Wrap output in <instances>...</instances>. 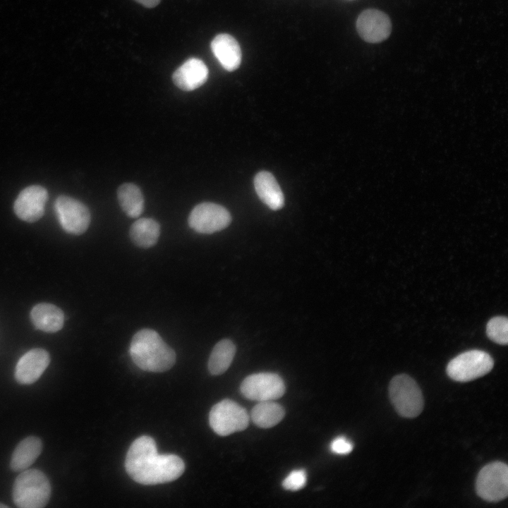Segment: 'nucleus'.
Instances as JSON below:
<instances>
[{
	"mask_svg": "<svg viewBox=\"0 0 508 508\" xmlns=\"http://www.w3.org/2000/svg\"><path fill=\"white\" fill-rule=\"evenodd\" d=\"M236 353V346L229 339L219 341L213 348L209 360L208 370L213 375L224 373L232 363Z\"/></svg>",
	"mask_w": 508,
	"mask_h": 508,
	"instance_id": "nucleus-22",
	"label": "nucleus"
},
{
	"mask_svg": "<svg viewBox=\"0 0 508 508\" xmlns=\"http://www.w3.org/2000/svg\"><path fill=\"white\" fill-rule=\"evenodd\" d=\"M135 1L147 8H154L156 6H157L160 2V0H135Z\"/></svg>",
	"mask_w": 508,
	"mask_h": 508,
	"instance_id": "nucleus-26",
	"label": "nucleus"
},
{
	"mask_svg": "<svg viewBox=\"0 0 508 508\" xmlns=\"http://www.w3.org/2000/svg\"><path fill=\"white\" fill-rule=\"evenodd\" d=\"M130 356L145 371L159 373L169 370L176 362V353L155 330L143 329L133 337Z\"/></svg>",
	"mask_w": 508,
	"mask_h": 508,
	"instance_id": "nucleus-2",
	"label": "nucleus"
},
{
	"mask_svg": "<svg viewBox=\"0 0 508 508\" xmlns=\"http://www.w3.org/2000/svg\"><path fill=\"white\" fill-rule=\"evenodd\" d=\"M493 365L494 361L489 353L471 350L452 359L447 366V373L455 381L468 382L486 375Z\"/></svg>",
	"mask_w": 508,
	"mask_h": 508,
	"instance_id": "nucleus-5",
	"label": "nucleus"
},
{
	"mask_svg": "<svg viewBox=\"0 0 508 508\" xmlns=\"http://www.w3.org/2000/svg\"><path fill=\"white\" fill-rule=\"evenodd\" d=\"M209 71L205 64L197 58H190L179 66L172 75L176 86L183 91H192L207 80Z\"/></svg>",
	"mask_w": 508,
	"mask_h": 508,
	"instance_id": "nucleus-14",
	"label": "nucleus"
},
{
	"mask_svg": "<svg viewBox=\"0 0 508 508\" xmlns=\"http://www.w3.org/2000/svg\"><path fill=\"white\" fill-rule=\"evenodd\" d=\"M42 443L35 436H29L19 442L11 459V468L16 472L28 469L41 454Z\"/></svg>",
	"mask_w": 508,
	"mask_h": 508,
	"instance_id": "nucleus-18",
	"label": "nucleus"
},
{
	"mask_svg": "<svg viewBox=\"0 0 508 508\" xmlns=\"http://www.w3.org/2000/svg\"><path fill=\"white\" fill-rule=\"evenodd\" d=\"M160 226L151 218H141L131 226L130 237L138 247L148 248L155 246L159 237Z\"/></svg>",
	"mask_w": 508,
	"mask_h": 508,
	"instance_id": "nucleus-19",
	"label": "nucleus"
},
{
	"mask_svg": "<svg viewBox=\"0 0 508 508\" xmlns=\"http://www.w3.org/2000/svg\"><path fill=\"white\" fill-rule=\"evenodd\" d=\"M51 495V485L41 471L25 469L17 476L13 486V500L20 508L45 507Z\"/></svg>",
	"mask_w": 508,
	"mask_h": 508,
	"instance_id": "nucleus-3",
	"label": "nucleus"
},
{
	"mask_svg": "<svg viewBox=\"0 0 508 508\" xmlns=\"http://www.w3.org/2000/svg\"><path fill=\"white\" fill-rule=\"evenodd\" d=\"M211 50L221 66L227 71L236 70L242 59V53L237 40L227 33L216 35L210 44Z\"/></svg>",
	"mask_w": 508,
	"mask_h": 508,
	"instance_id": "nucleus-15",
	"label": "nucleus"
},
{
	"mask_svg": "<svg viewBox=\"0 0 508 508\" xmlns=\"http://www.w3.org/2000/svg\"><path fill=\"white\" fill-rule=\"evenodd\" d=\"M241 392L253 401H272L282 397L285 385L282 378L273 373H258L247 376L241 382Z\"/></svg>",
	"mask_w": 508,
	"mask_h": 508,
	"instance_id": "nucleus-8",
	"label": "nucleus"
},
{
	"mask_svg": "<svg viewBox=\"0 0 508 508\" xmlns=\"http://www.w3.org/2000/svg\"><path fill=\"white\" fill-rule=\"evenodd\" d=\"M353 445L344 436H338L330 443V450L337 454H347L353 449Z\"/></svg>",
	"mask_w": 508,
	"mask_h": 508,
	"instance_id": "nucleus-25",
	"label": "nucleus"
},
{
	"mask_svg": "<svg viewBox=\"0 0 508 508\" xmlns=\"http://www.w3.org/2000/svg\"><path fill=\"white\" fill-rule=\"evenodd\" d=\"M356 29L364 41L377 43L385 40L389 36L392 24L386 13L370 8L363 11L358 16Z\"/></svg>",
	"mask_w": 508,
	"mask_h": 508,
	"instance_id": "nucleus-12",
	"label": "nucleus"
},
{
	"mask_svg": "<svg viewBox=\"0 0 508 508\" xmlns=\"http://www.w3.org/2000/svg\"><path fill=\"white\" fill-rule=\"evenodd\" d=\"M54 210L62 229L74 235L83 234L90 222L87 207L71 197L59 195L54 203Z\"/></svg>",
	"mask_w": 508,
	"mask_h": 508,
	"instance_id": "nucleus-9",
	"label": "nucleus"
},
{
	"mask_svg": "<svg viewBox=\"0 0 508 508\" xmlns=\"http://www.w3.org/2000/svg\"><path fill=\"white\" fill-rule=\"evenodd\" d=\"M249 422L246 410L236 402L224 399L212 406L209 423L217 435L226 436L245 430Z\"/></svg>",
	"mask_w": 508,
	"mask_h": 508,
	"instance_id": "nucleus-6",
	"label": "nucleus"
},
{
	"mask_svg": "<svg viewBox=\"0 0 508 508\" xmlns=\"http://www.w3.org/2000/svg\"><path fill=\"white\" fill-rule=\"evenodd\" d=\"M476 492L488 502H498L508 494V467L501 461L485 466L478 473L476 482Z\"/></svg>",
	"mask_w": 508,
	"mask_h": 508,
	"instance_id": "nucleus-7",
	"label": "nucleus"
},
{
	"mask_svg": "<svg viewBox=\"0 0 508 508\" xmlns=\"http://www.w3.org/2000/svg\"><path fill=\"white\" fill-rule=\"evenodd\" d=\"M8 507V506L0 502V508H6Z\"/></svg>",
	"mask_w": 508,
	"mask_h": 508,
	"instance_id": "nucleus-27",
	"label": "nucleus"
},
{
	"mask_svg": "<svg viewBox=\"0 0 508 508\" xmlns=\"http://www.w3.org/2000/svg\"><path fill=\"white\" fill-rule=\"evenodd\" d=\"M48 197L47 189L41 186L35 185L24 188L14 202L15 214L25 222L37 221L44 213Z\"/></svg>",
	"mask_w": 508,
	"mask_h": 508,
	"instance_id": "nucleus-11",
	"label": "nucleus"
},
{
	"mask_svg": "<svg viewBox=\"0 0 508 508\" xmlns=\"http://www.w3.org/2000/svg\"><path fill=\"white\" fill-rule=\"evenodd\" d=\"M231 221L229 212L223 206L212 202L197 205L190 212L188 219L191 229L205 234L224 229Z\"/></svg>",
	"mask_w": 508,
	"mask_h": 508,
	"instance_id": "nucleus-10",
	"label": "nucleus"
},
{
	"mask_svg": "<svg viewBox=\"0 0 508 508\" xmlns=\"http://www.w3.org/2000/svg\"><path fill=\"white\" fill-rule=\"evenodd\" d=\"M50 362L49 353L42 349H33L26 352L18 360L15 368L16 380L22 385L36 382Z\"/></svg>",
	"mask_w": 508,
	"mask_h": 508,
	"instance_id": "nucleus-13",
	"label": "nucleus"
},
{
	"mask_svg": "<svg viewBox=\"0 0 508 508\" xmlns=\"http://www.w3.org/2000/svg\"><path fill=\"white\" fill-rule=\"evenodd\" d=\"M251 419L258 427L270 428L278 424L284 418L283 406L272 401H259L251 411Z\"/></svg>",
	"mask_w": 508,
	"mask_h": 508,
	"instance_id": "nucleus-21",
	"label": "nucleus"
},
{
	"mask_svg": "<svg viewBox=\"0 0 508 508\" xmlns=\"http://www.w3.org/2000/svg\"><path fill=\"white\" fill-rule=\"evenodd\" d=\"M30 318L35 328L45 332H56L60 330L64 321L63 311L57 306L42 303L33 307Z\"/></svg>",
	"mask_w": 508,
	"mask_h": 508,
	"instance_id": "nucleus-17",
	"label": "nucleus"
},
{
	"mask_svg": "<svg viewBox=\"0 0 508 508\" xmlns=\"http://www.w3.org/2000/svg\"><path fill=\"white\" fill-rule=\"evenodd\" d=\"M119 203L131 218L138 217L144 210V198L140 189L135 184L126 183L121 185L117 190Z\"/></svg>",
	"mask_w": 508,
	"mask_h": 508,
	"instance_id": "nucleus-20",
	"label": "nucleus"
},
{
	"mask_svg": "<svg viewBox=\"0 0 508 508\" xmlns=\"http://www.w3.org/2000/svg\"><path fill=\"white\" fill-rule=\"evenodd\" d=\"M488 338L495 343L506 345L508 342V320L504 316L491 318L486 326Z\"/></svg>",
	"mask_w": 508,
	"mask_h": 508,
	"instance_id": "nucleus-23",
	"label": "nucleus"
},
{
	"mask_svg": "<svg viewBox=\"0 0 508 508\" xmlns=\"http://www.w3.org/2000/svg\"><path fill=\"white\" fill-rule=\"evenodd\" d=\"M306 483V472L303 469L292 471L284 479L282 486L285 490L296 491L303 488Z\"/></svg>",
	"mask_w": 508,
	"mask_h": 508,
	"instance_id": "nucleus-24",
	"label": "nucleus"
},
{
	"mask_svg": "<svg viewBox=\"0 0 508 508\" xmlns=\"http://www.w3.org/2000/svg\"><path fill=\"white\" fill-rule=\"evenodd\" d=\"M389 394L397 412L404 418H415L423 409L422 392L416 382L410 376L401 374L394 377L389 382Z\"/></svg>",
	"mask_w": 508,
	"mask_h": 508,
	"instance_id": "nucleus-4",
	"label": "nucleus"
},
{
	"mask_svg": "<svg viewBox=\"0 0 508 508\" xmlns=\"http://www.w3.org/2000/svg\"><path fill=\"white\" fill-rule=\"evenodd\" d=\"M254 186L259 198L268 207L277 210L284 206V194L271 173L268 171L258 173L254 178Z\"/></svg>",
	"mask_w": 508,
	"mask_h": 508,
	"instance_id": "nucleus-16",
	"label": "nucleus"
},
{
	"mask_svg": "<svg viewBox=\"0 0 508 508\" xmlns=\"http://www.w3.org/2000/svg\"><path fill=\"white\" fill-rule=\"evenodd\" d=\"M128 475L142 485H156L173 481L185 470L181 458L175 454H159L153 438L143 435L130 446L125 459Z\"/></svg>",
	"mask_w": 508,
	"mask_h": 508,
	"instance_id": "nucleus-1",
	"label": "nucleus"
}]
</instances>
